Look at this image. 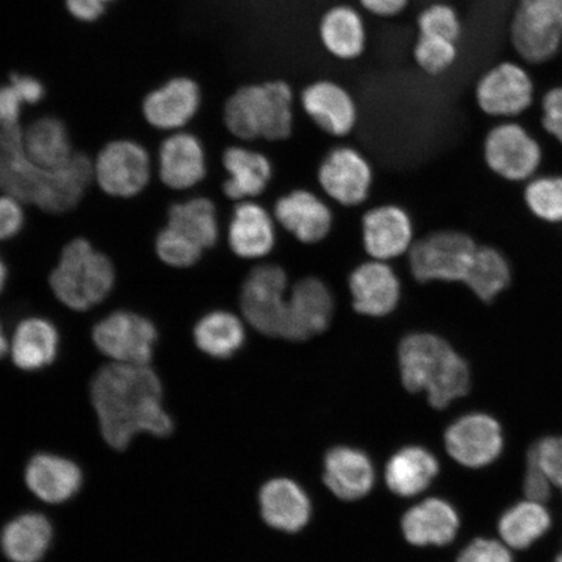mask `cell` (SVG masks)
<instances>
[{"instance_id": "cell-9", "label": "cell", "mask_w": 562, "mask_h": 562, "mask_svg": "<svg viewBox=\"0 0 562 562\" xmlns=\"http://www.w3.org/2000/svg\"><path fill=\"white\" fill-rule=\"evenodd\" d=\"M290 290V277L283 266L266 262L252 267L238 294L246 325L267 339L280 340Z\"/></svg>"}, {"instance_id": "cell-21", "label": "cell", "mask_w": 562, "mask_h": 562, "mask_svg": "<svg viewBox=\"0 0 562 562\" xmlns=\"http://www.w3.org/2000/svg\"><path fill=\"white\" fill-rule=\"evenodd\" d=\"M361 235L367 255L383 262L407 255L416 241L412 216L393 203L368 210L361 220Z\"/></svg>"}, {"instance_id": "cell-19", "label": "cell", "mask_w": 562, "mask_h": 562, "mask_svg": "<svg viewBox=\"0 0 562 562\" xmlns=\"http://www.w3.org/2000/svg\"><path fill=\"white\" fill-rule=\"evenodd\" d=\"M350 3H335L322 12L316 25L322 50L329 58L351 65L368 54L370 34L367 18Z\"/></svg>"}, {"instance_id": "cell-3", "label": "cell", "mask_w": 562, "mask_h": 562, "mask_svg": "<svg viewBox=\"0 0 562 562\" xmlns=\"http://www.w3.org/2000/svg\"><path fill=\"white\" fill-rule=\"evenodd\" d=\"M396 364L404 389L426 393L434 409H447L472 386L469 362L438 334H406L397 344Z\"/></svg>"}, {"instance_id": "cell-13", "label": "cell", "mask_w": 562, "mask_h": 562, "mask_svg": "<svg viewBox=\"0 0 562 562\" xmlns=\"http://www.w3.org/2000/svg\"><path fill=\"white\" fill-rule=\"evenodd\" d=\"M158 329L145 315L116 311L105 315L91 331L94 346L112 363L150 364Z\"/></svg>"}, {"instance_id": "cell-28", "label": "cell", "mask_w": 562, "mask_h": 562, "mask_svg": "<svg viewBox=\"0 0 562 562\" xmlns=\"http://www.w3.org/2000/svg\"><path fill=\"white\" fill-rule=\"evenodd\" d=\"M59 347L60 336L54 323L41 316H30L13 331L10 355L20 371L38 372L52 367Z\"/></svg>"}, {"instance_id": "cell-33", "label": "cell", "mask_w": 562, "mask_h": 562, "mask_svg": "<svg viewBox=\"0 0 562 562\" xmlns=\"http://www.w3.org/2000/svg\"><path fill=\"white\" fill-rule=\"evenodd\" d=\"M551 526L552 516L546 504L524 498L503 513L497 531L512 551H525L542 539Z\"/></svg>"}, {"instance_id": "cell-37", "label": "cell", "mask_w": 562, "mask_h": 562, "mask_svg": "<svg viewBox=\"0 0 562 562\" xmlns=\"http://www.w3.org/2000/svg\"><path fill=\"white\" fill-rule=\"evenodd\" d=\"M462 40L438 32L417 33L412 47L414 65L422 74L434 77L446 76L459 65Z\"/></svg>"}, {"instance_id": "cell-40", "label": "cell", "mask_w": 562, "mask_h": 562, "mask_svg": "<svg viewBox=\"0 0 562 562\" xmlns=\"http://www.w3.org/2000/svg\"><path fill=\"white\" fill-rule=\"evenodd\" d=\"M417 33L438 32L462 40L465 25L459 10L448 2L437 0L422 9L416 18Z\"/></svg>"}, {"instance_id": "cell-16", "label": "cell", "mask_w": 562, "mask_h": 562, "mask_svg": "<svg viewBox=\"0 0 562 562\" xmlns=\"http://www.w3.org/2000/svg\"><path fill=\"white\" fill-rule=\"evenodd\" d=\"M203 108L201 83L179 75L147 91L140 101V115L150 128L170 133L187 131Z\"/></svg>"}, {"instance_id": "cell-35", "label": "cell", "mask_w": 562, "mask_h": 562, "mask_svg": "<svg viewBox=\"0 0 562 562\" xmlns=\"http://www.w3.org/2000/svg\"><path fill=\"white\" fill-rule=\"evenodd\" d=\"M167 226L199 245L203 250L214 248L220 241V216L215 203L206 196H194L175 203L168 210Z\"/></svg>"}, {"instance_id": "cell-25", "label": "cell", "mask_w": 562, "mask_h": 562, "mask_svg": "<svg viewBox=\"0 0 562 562\" xmlns=\"http://www.w3.org/2000/svg\"><path fill=\"white\" fill-rule=\"evenodd\" d=\"M227 240L237 258L261 261L276 249V220L269 210L255 201L237 202L228 224Z\"/></svg>"}, {"instance_id": "cell-7", "label": "cell", "mask_w": 562, "mask_h": 562, "mask_svg": "<svg viewBox=\"0 0 562 562\" xmlns=\"http://www.w3.org/2000/svg\"><path fill=\"white\" fill-rule=\"evenodd\" d=\"M508 34L517 59L550 65L562 53V0H516Z\"/></svg>"}, {"instance_id": "cell-41", "label": "cell", "mask_w": 562, "mask_h": 562, "mask_svg": "<svg viewBox=\"0 0 562 562\" xmlns=\"http://www.w3.org/2000/svg\"><path fill=\"white\" fill-rule=\"evenodd\" d=\"M527 457L543 470L553 488L559 490L562 496V435H550L538 440Z\"/></svg>"}, {"instance_id": "cell-31", "label": "cell", "mask_w": 562, "mask_h": 562, "mask_svg": "<svg viewBox=\"0 0 562 562\" xmlns=\"http://www.w3.org/2000/svg\"><path fill=\"white\" fill-rule=\"evenodd\" d=\"M374 481L369 457L358 449L337 447L326 456L325 483L341 501L353 502L367 496Z\"/></svg>"}, {"instance_id": "cell-45", "label": "cell", "mask_w": 562, "mask_h": 562, "mask_svg": "<svg viewBox=\"0 0 562 562\" xmlns=\"http://www.w3.org/2000/svg\"><path fill=\"white\" fill-rule=\"evenodd\" d=\"M524 495L527 501L548 503L553 495V486L543 470L530 457L526 460V470L522 481Z\"/></svg>"}, {"instance_id": "cell-51", "label": "cell", "mask_w": 562, "mask_h": 562, "mask_svg": "<svg viewBox=\"0 0 562 562\" xmlns=\"http://www.w3.org/2000/svg\"><path fill=\"white\" fill-rule=\"evenodd\" d=\"M7 280H9V269H7L4 259L0 256V294L4 291Z\"/></svg>"}, {"instance_id": "cell-32", "label": "cell", "mask_w": 562, "mask_h": 562, "mask_svg": "<svg viewBox=\"0 0 562 562\" xmlns=\"http://www.w3.org/2000/svg\"><path fill=\"white\" fill-rule=\"evenodd\" d=\"M193 340L201 353L216 361H227L245 346L246 323L243 316L228 311L209 312L196 321Z\"/></svg>"}, {"instance_id": "cell-18", "label": "cell", "mask_w": 562, "mask_h": 562, "mask_svg": "<svg viewBox=\"0 0 562 562\" xmlns=\"http://www.w3.org/2000/svg\"><path fill=\"white\" fill-rule=\"evenodd\" d=\"M351 307L370 319H382L396 312L402 301L403 285L389 262L370 261L355 267L348 278Z\"/></svg>"}, {"instance_id": "cell-17", "label": "cell", "mask_w": 562, "mask_h": 562, "mask_svg": "<svg viewBox=\"0 0 562 562\" xmlns=\"http://www.w3.org/2000/svg\"><path fill=\"white\" fill-rule=\"evenodd\" d=\"M445 442L448 454L460 465L482 469L501 459L505 439L501 422L491 414L474 412L449 425Z\"/></svg>"}, {"instance_id": "cell-30", "label": "cell", "mask_w": 562, "mask_h": 562, "mask_svg": "<svg viewBox=\"0 0 562 562\" xmlns=\"http://www.w3.org/2000/svg\"><path fill=\"white\" fill-rule=\"evenodd\" d=\"M259 505L265 522L285 532L304 529L312 515V504L305 491L286 477L267 482L259 492Z\"/></svg>"}, {"instance_id": "cell-29", "label": "cell", "mask_w": 562, "mask_h": 562, "mask_svg": "<svg viewBox=\"0 0 562 562\" xmlns=\"http://www.w3.org/2000/svg\"><path fill=\"white\" fill-rule=\"evenodd\" d=\"M405 539L413 546H447L452 543L460 530L459 513L441 498H427L403 517Z\"/></svg>"}, {"instance_id": "cell-14", "label": "cell", "mask_w": 562, "mask_h": 562, "mask_svg": "<svg viewBox=\"0 0 562 562\" xmlns=\"http://www.w3.org/2000/svg\"><path fill=\"white\" fill-rule=\"evenodd\" d=\"M297 103L307 121L328 137L348 138L360 124L361 110L356 95L329 77L307 82L297 94Z\"/></svg>"}, {"instance_id": "cell-46", "label": "cell", "mask_w": 562, "mask_h": 562, "mask_svg": "<svg viewBox=\"0 0 562 562\" xmlns=\"http://www.w3.org/2000/svg\"><path fill=\"white\" fill-rule=\"evenodd\" d=\"M117 0H63L70 18L80 24H95L105 16Z\"/></svg>"}, {"instance_id": "cell-39", "label": "cell", "mask_w": 562, "mask_h": 562, "mask_svg": "<svg viewBox=\"0 0 562 562\" xmlns=\"http://www.w3.org/2000/svg\"><path fill=\"white\" fill-rule=\"evenodd\" d=\"M156 251L161 262L173 269H189L199 263L203 250L171 227L161 229L156 238Z\"/></svg>"}, {"instance_id": "cell-23", "label": "cell", "mask_w": 562, "mask_h": 562, "mask_svg": "<svg viewBox=\"0 0 562 562\" xmlns=\"http://www.w3.org/2000/svg\"><path fill=\"white\" fill-rule=\"evenodd\" d=\"M157 170L161 182L172 191H188L206 179V146L195 133H170L158 149Z\"/></svg>"}, {"instance_id": "cell-6", "label": "cell", "mask_w": 562, "mask_h": 562, "mask_svg": "<svg viewBox=\"0 0 562 562\" xmlns=\"http://www.w3.org/2000/svg\"><path fill=\"white\" fill-rule=\"evenodd\" d=\"M530 68L522 60L504 59L483 70L473 89L477 111L495 122L525 116L539 100Z\"/></svg>"}, {"instance_id": "cell-2", "label": "cell", "mask_w": 562, "mask_h": 562, "mask_svg": "<svg viewBox=\"0 0 562 562\" xmlns=\"http://www.w3.org/2000/svg\"><path fill=\"white\" fill-rule=\"evenodd\" d=\"M93 160L77 151L66 166L47 170L26 157L21 125L0 130V191L48 214L79 206L93 182Z\"/></svg>"}, {"instance_id": "cell-50", "label": "cell", "mask_w": 562, "mask_h": 562, "mask_svg": "<svg viewBox=\"0 0 562 562\" xmlns=\"http://www.w3.org/2000/svg\"><path fill=\"white\" fill-rule=\"evenodd\" d=\"M10 353V341L7 339L5 331L0 322V360Z\"/></svg>"}, {"instance_id": "cell-11", "label": "cell", "mask_w": 562, "mask_h": 562, "mask_svg": "<svg viewBox=\"0 0 562 562\" xmlns=\"http://www.w3.org/2000/svg\"><path fill=\"white\" fill-rule=\"evenodd\" d=\"M91 160L95 184L114 199H133L143 193L151 180L150 153L136 139H111Z\"/></svg>"}, {"instance_id": "cell-36", "label": "cell", "mask_w": 562, "mask_h": 562, "mask_svg": "<svg viewBox=\"0 0 562 562\" xmlns=\"http://www.w3.org/2000/svg\"><path fill=\"white\" fill-rule=\"evenodd\" d=\"M510 279V265L503 252L491 246H480L463 285L476 299L491 302L507 290Z\"/></svg>"}, {"instance_id": "cell-27", "label": "cell", "mask_w": 562, "mask_h": 562, "mask_svg": "<svg viewBox=\"0 0 562 562\" xmlns=\"http://www.w3.org/2000/svg\"><path fill=\"white\" fill-rule=\"evenodd\" d=\"M21 144L34 165L56 170L75 157L68 125L60 117L44 115L21 125Z\"/></svg>"}, {"instance_id": "cell-15", "label": "cell", "mask_w": 562, "mask_h": 562, "mask_svg": "<svg viewBox=\"0 0 562 562\" xmlns=\"http://www.w3.org/2000/svg\"><path fill=\"white\" fill-rule=\"evenodd\" d=\"M331 288L318 277H305L291 285L281 339L302 344L326 334L335 318Z\"/></svg>"}, {"instance_id": "cell-20", "label": "cell", "mask_w": 562, "mask_h": 562, "mask_svg": "<svg viewBox=\"0 0 562 562\" xmlns=\"http://www.w3.org/2000/svg\"><path fill=\"white\" fill-rule=\"evenodd\" d=\"M27 490L47 507L72 502L86 484V473L79 462L53 452H38L25 467Z\"/></svg>"}, {"instance_id": "cell-4", "label": "cell", "mask_w": 562, "mask_h": 562, "mask_svg": "<svg viewBox=\"0 0 562 562\" xmlns=\"http://www.w3.org/2000/svg\"><path fill=\"white\" fill-rule=\"evenodd\" d=\"M297 93L281 77L241 83L223 102L222 122L241 144H283L294 136Z\"/></svg>"}, {"instance_id": "cell-8", "label": "cell", "mask_w": 562, "mask_h": 562, "mask_svg": "<svg viewBox=\"0 0 562 562\" xmlns=\"http://www.w3.org/2000/svg\"><path fill=\"white\" fill-rule=\"evenodd\" d=\"M480 248L465 232L440 229L414 241L407 252V266L420 284L462 283Z\"/></svg>"}, {"instance_id": "cell-1", "label": "cell", "mask_w": 562, "mask_h": 562, "mask_svg": "<svg viewBox=\"0 0 562 562\" xmlns=\"http://www.w3.org/2000/svg\"><path fill=\"white\" fill-rule=\"evenodd\" d=\"M88 395L104 441L116 451L140 435L164 439L175 432L165 384L150 364H105L91 378Z\"/></svg>"}, {"instance_id": "cell-24", "label": "cell", "mask_w": 562, "mask_h": 562, "mask_svg": "<svg viewBox=\"0 0 562 562\" xmlns=\"http://www.w3.org/2000/svg\"><path fill=\"white\" fill-rule=\"evenodd\" d=\"M223 170L227 173L222 189L228 200L251 201L270 188L276 166L262 150L248 144L229 145L222 153Z\"/></svg>"}, {"instance_id": "cell-49", "label": "cell", "mask_w": 562, "mask_h": 562, "mask_svg": "<svg viewBox=\"0 0 562 562\" xmlns=\"http://www.w3.org/2000/svg\"><path fill=\"white\" fill-rule=\"evenodd\" d=\"M24 108V103L9 82L0 86V130L21 125Z\"/></svg>"}, {"instance_id": "cell-52", "label": "cell", "mask_w": 562, "mask_h": 562, "mask_svg": "<svg viewBox=\"0 0 562 562\" xmlns=\"http://www.w3.org/2000/svg\"><path fill=\"white\" fill-rule=\"evenodd\" d=\"M553 562H562V552L558 554V558Z\"/></svg>"}, {"instance_id": "cell-47", "label": "cell", "mask_w": 562, "mask_h": 562, "mask_svg": "<svg viewBox=\"0 0 562 562\" xmlns=\"http://www.w3.org/2000/svg\"><path fill=\"white\" fill-rule=\"evenodd\" d=\"M9 83L16 91L25 108L41 104L47 95L45 83L38 77L30 74L13 72L9 77Z\"/></svg>"}, {"instance_id": "cell-12", "label": "cell", "mask_w": 562, "mask_h": 562, "mask_svg": "<svg viewBox=\"0 0 562 562\" xmlns=\"http://www.w3.org/2000/svg\"><path fill=\"white\" fill-rule=\"evenodd\" d=\"M316 181L323 192L337 205L353 209L367 202L375 182V170L371 160L358 147L339 144L325 153L318 168Z\"/></svg>"}, {"instance_id": "cell-22", "label": "cell", "mask_w": 562, "mask_h": 562, "mask_svg": "<svg viewBox=\"0 0 562 562\" xmlns=\"http://www.w3.org/2000/svg\"><path fill=\"white\" fill-rule=\"evenodd\" d=\"M273 220L302 245L319 244L334 229L331 207L305 188L281 194L273 205Z\"/></svg>"}, {"instance_id": "cell-42", "label": "cell", "mask_w": 562, "mask_h": 562, "mask_svg": "<svg viewBox=\"0 0 562 562\" xmlns=\"http://www.w3.org/2000/svg\"><path fill=\"white\" fill-rule=\"evenodd\" d=\"M539 122L548 137L562 146V83H557L539 97Z\"/></svg>"}, {"instance_id": "cell-48", "label": "cell", "mask_w": 562, "mask_h": 562, "mask_svg": "<svg viewBox=\"0 0 562 562\" xmlns=\"http://www.w3.org/2000/svg\"><path fill=\"white\" fill-rule=\"evenodd\" d=\"M412 3L413 0H357L364 15L384 21L402 18Z\"/></svg>"}, {"instance_id": "cell-10", "label": "cell", "mask_w": 562, "mask_h": 562, "mask_svg": "<svg viewBox=\"0 0 562 562\" xmlns=\"http://www.w3.org/2000/svg\"><path fill=\"white\" fill-rule=\"evenodd\" d=\"M482 156L488 170L509 182H527L539 173L543 145L521 121L495 122L483 137Z\"/></svg>"}, {"instance_id": "cell-44", "label": "cell", "mask_w": 562, "mask_h": 562, "mask_svg": "<svg viewBox=\"0 0 562 562\" xmlns=\"http://www.w3.org/2000/svg\"><path fill=\"white\" fill-rule=\"evenodd\" d=\"M24 224L23 203L9 194H0V243L16 237L23 231Z\"/></svg>"}, {"instance_id": "cell-34", "label": "cell", "mask_w": 562, "mask_h": 562, "mask_svg": "<svg viewBox=\"0 0 562 562\" xmlns=\"http://www.w3.org/2000/svg\"><path fill=\"white\" fill-rule=\"evenodd\" d=\"M439 473L435 456L420 447H406L386 463V486L398 496L412 497L424 492Z\"/></svg>"}, {"instance_id": "cell-5", "label": "cell", "mask_w": 562, "mask_h": 562, "mask_svg": "<svg viewBox=\"0 0 562 562\" xmlns=\"http://www.w3.org/2000/svg\"><path fill=\"white\" fill-rule=\"evenodd\" d=\"M115 281L114 263L86 238H75L65 246L48 278L56 300L79 313L102 304Z\"/></svg>"}, {"instance_id": "cell-26", "label": "cell", "mask_w": 562, "mask_h": 562, "mask_svg": "<svg viewBox=\"0 0 562 562\" xmlns=\"http://www.w3.org/2000/svg\"><path fill=\"white\" fill-rule=\"evenodd\" d=\"M55 539L52 518L41 509L19 513L0 530V550L10 562H41Z\"/></svg>"}, {"instance_id": "cell-38", "label": "cell", "mask_w": 562, "mask_h": 562, "mask_svg": "<svg viewBox=\"0 0 562 562\" xmlns=\"http://www.w3.org/2000/svg\"><path fill=\"white\" fill-rule=\"evenodd\" d=\"M525 202L538 220L562 223V175H537L526 182Z\"/></svg>"}, {"instance_id": "cell-43", "label": "cell", "mask_w": 562, "mask_h": 562, "mask_svg": "<svg viewBox=\"0 0 562 562\" xmlns=\"http://www.w3.org/2000/svg\"><path fill=\"white\" fill-rule=\"evenodd\" d=\"M457 562H515V558L502 540L476 538L463 548Z\"/></svg>"}]
</instances>
